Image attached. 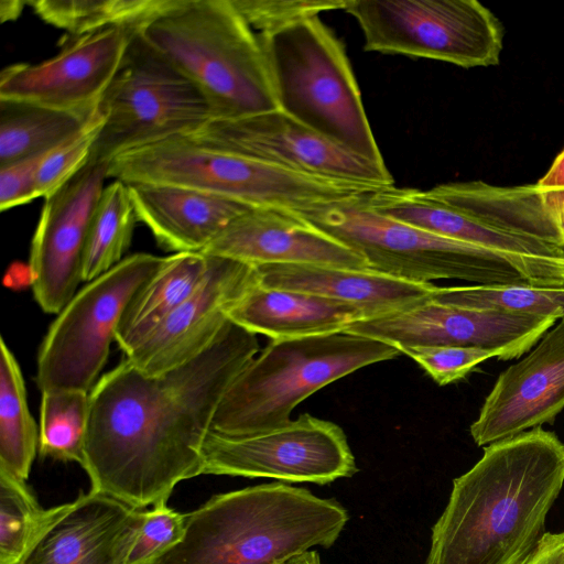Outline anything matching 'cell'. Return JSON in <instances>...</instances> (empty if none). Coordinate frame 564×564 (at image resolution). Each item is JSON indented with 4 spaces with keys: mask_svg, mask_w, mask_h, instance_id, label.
<instances>
[{
    "mask_svg": "<svg viewBox=\"0 0 564 564\" xmlns=\"http://www.w3.org/2000/svg\"><path fill=\"white\" fill-rule=\"evenodd\" d=\"M163 261L164 257L133 253L76 292L39 348L36 384L41 391H91L127 305Z\"/></svg>",
    "mask_w": 564,
    "mask_h": 564,
    "instance_id": "11",
    "label": "cell"
},
{
    "mask_svg": "<svg viewBox=\"0 0 564 564\" xmlns=\"http://www.w3.org/2000/svg\"><path fill=\"white\" fill-rule=\"evenodd\" d=\"M564 485V444L541 426L485 446L453 480L425 564H519Z\"/></svg>",
    "mask_w": 564,
    "mask_h": 564,
    "instance_id": "2",
    "label": "cell"
},
{
    "mask_svg": "<svg viewBox=\"0 0 564 564\" xmlns=\"http://www.w3.org/2000/svg\"><path fill=\"white\" fill-rule=\"evenodd\" d=\"M94 112L0 99V166L50 152L77 133Z\"/></svg>",
    "mask_w": 564,
    "mask_h": 564,
    "instance_id": "26",
    "label": "cell"
},
{
    "mask_svg": "<svg viewBox=\"0 0 564 564\" xmlns=\"http://www.w3.org/2000/svg\"><path fill=\"white\" fill-rule=\"evenodd\" d=\"M282 564H323L317 551L308 550L288 560Z\"/></svg>",
    "mask_w": 564,
    "mask_h": 564,
    "instance_id": "42",
    "label": "cell"
},
{
    "mask_svg": "<svg viewBox=\"0 0 564 564\" xmlns=\"http://www.w3.org/2000/svg\"><path fill=\"white\" fill-rule=\"evenodd\" d=\"M210 256L200 251L175 252L135 292L116 333L124 355L163 323L202 283Z\"/></svg>",
    "mask_w": 564,
    "mask_h": 564,
    "instance_id": "25",
    "label": "cell"
},
{
    "mask_svg": "<svg viewBox=\"0 0 564 564\" xmlns=\"http://www.w3.org/2000/svg\"><path fill=\"white\" fill-rule=\"evenodd\" d=\"M102 123L104 115L97 107L77 133L45 155L37 174V197L50 196L88 164Z\"/></svg>",
    "mask_w": 564,
    "mask_h": 564,
    "instance_id": "33",
    "label": "cell"
},
{
    "mask_svg": "<svg viewBox=\"0 0 564 564\" xmlns=\"http://www.w3.org/2000/svg\"><path fill=\"white\" fill-rule=\"evenodd\" d=\"M145 509L89 490L46 509L20 564H127Z\"/></svg>",
    "mask_w": 564,
    "mask_h": 564,
    "instance_id": "18",
    "label": "cell"
},
{
    "mask_svg": "<svg viewBox=\"0 0 564 564\" xmlns=\"http://www.w3.org/2000/svg\"><path fill=\"white\" fill-rule=\"evenodd\" d=\"M535 185L540 188H564V149Z\"/></svg>",
    "mask_w": 564,
    "mask_h": 564,
    "instance_id": "40",
    "label": "cell"
},
{
    "mask_svg": "<svg viewBox=\"0 0 564 564\" xmlns=\"http://www.w3.org/2000/svg\"><path fill=\"white\" fill-rule=\"evenodd\" d=\"M171 0H33L28 4L46 23L80 36L112 26L141 29Z\"/></svg>",
    "mask_w": 564,
    "mask_h": 564,
    "instance_id": "29",
    "label": "cell"
},
{
    "mask_svg": "<svg viewBox=\"0 0 564 564\" xmlns=\"http://www.w3.org/2000/svg\"><path fill=\"white\" fill-rule=\"evenodd\" d=\"M519 564H564V532H546Z\"/></svg>",
    "mask_w": 564,
    "mask_h": 564,
    "instance_id": "39",
    "label": "cell"
},
{
    "mask_svg": "<svg viewBox=\"0 0 564 564\" xmlns=\"http://www.w3.org/2000/svg\"><path fill=\"white\" fill-rule=\"evenodd\" d=\"M26 3L28 2L22 1H1V21L4 22L18 18L23 9V6Z\"/></svg>",
    "mask_w": 564,
    "mask_h": 564,
    "instance_id": "41",
    "label": "cell"
},
{
    "mask_svg": "<svg viewBox=\"0 0 564 564\" xmlns=\"http://www.w3.org/2000/svg\"><path fill=\"white\" fill-rule=\"evenodd\" d=\"M185 527L186 513L170 508L167 501L145 510L127 564H153L182 541Z\"/></svg>",
    "mask_w": 564,
    "mask_h": 564,
    "instance_id": "34",
    "label": "cell"
},
{
    "mask_svg": "<svg viewBox=\"0 0 564 564\" xmlns=\"http://www.w3.org/2000/svg\"><path fill=\"white\" fill-rule=\"evenodd\" d=\"M370 193L294 214L360 254L367 269L397 279L564 286V258L523 259L424 231L377 213Z\"/></svg>",
    "mask_w": 564,
    "mask_h": 564,
    "instance_id": "4",
    "label": "cell"
},
{
    "mask_svg": "<svg viewBox=\"0 0 564 564\" xmlns=\"http://www.w3.org/2000/svg\"><path fill=\"white\" fill-rule=\"evenodd\" d=\"M432 301L480 311L564 318V286L491 284L435 286Z\"/></svg>",
    "mask_w": 564,
    "mask_h": 564,
    "instance_id": "30",
    "label": "cell"
},
{
    "mask_svg": "<svg viewBox=\"0 0 564 564\" xmlns=\"http://www.w3.org/2000/svg\"><path fill=\"white\" fill-rule=\"evenodd\" d=\"M128 185L138 220L174 253L203 251L236 217L253 208L174 185Z\"/></svg>",
    "mask_w": 564,
    "mask_h": 564,
    "instance_id": "23",
    "label": "cell"
},
{
    "mask_svg": "<svg viewBox=\"0 0 564 564\" xmlns=\"http://www.w3.org/2000/svg\"><path fill=\"white\" fill-rule=\"evenodd\" d=\"M251 265L299 263L367 269L365 259L290 210L253 207L203 251Z\"/></svg>",
    "mask_w": 564,
    "mask_h": 564,
    "instance_id": "20",
    "label": "cell"
},
{
    "mask_svg": "<svg viewBox=\"0 0 564 564\" xmlns=\"http://www.w3.org/2000/svg\"><path fill=\"white\" fill-rule=\"evenodd\" d=\"M140 34L199 89L212 120L279 109L259 36L231 0H171Z\"/></svg>",
    "mask_w": 564,
    "mask_h": 564,
    "instance_id": "5",
    "label": "cell"
},
{
    "mask_svg": "<svg viewBox=\"0 0 564 564\" xmlns=\"http://www.w3.org/2000/svg\"><path fill=\"white\" fill-rule=\"evenodd\" d=\"M47 153L0 166V209L2 212L37 197V174Z\"/></svg>",
    "mask_w": 564,
    "mask_h": 564,
    "instance_id": "37",
    "label": "cell"
},
{
    "mask_svg": "<svg viewBox=\"0 0 564 564\" xmlns=\"http://www.w3.org/2000/svg\"><path fill=\"white\" fill-rule=\"evenodd\" d=\"M138 221L129 185L115 180L105 186L89 227L82 279L89 282L122 260Z\"/></svg>",
    "mask_w": 564,
    "mask_h": 564,
    "instance_id": "28",
    "label": "cell"
},
{
    "mask_svg": "<svg viewBox=\"0 0 564 564\" xmlns=\"http://www.w3.org/2000/svg\"><path fill=\"white\" fill-rule=\"evenodd\" d=\"M403 354L415 360L440 386L455 382L480 362L498 357L494 350L460 346L415 347Z\"/></svg>",
    "mask_w": 564,
    "mask_h": 564,
    "instance_id": "36",
    "label": "cell"
},
{
    "mask_svg": "<svg viewBox=\"0 0 564 564\" xmlns=\"http://www.w3.org/2000/svg\"><path fill=\"white\" fill-rule=\"evenodd\" d=\"M258 36L279 109L351 152L384 163L344 45L318 15Z\"/></svg>",
    "mask_w": 564,
    "mask_h": 564,
    "instance_id": "8",
    "label": "cell"
},
{
    "mask_svg": "<svg viewBox=\"0 0 564 564\" xmlns=\"http://www.w3.org/2000/svg\"><path fill=\"white\" fill-rule=\"evenodd\" d=\"M98 108L104 123L88 163L107 164L121 153L191 135L212 120L199 89L147 43L140 31Z\"/></svg>",
    "mask_w": 564,
    "mask_h": 564,
    "instance_id": "9",
    "label": "cell"
},
{
    "mask_svg": "<svg viewBox=\"0 0 564 564\" xmlns=\"http://www.w3.org/2000/svg\"><path fill=\"white\" fill-rule=\"evenodd\" d=\"M357 471L343 429L307 413L248 436H226L210 430L202 447V475L326 485Z\"/></svg>",
    "mask_w": 564,
    "mask_h": 564,
    "instance_id": "12",
    "label": "cell"
},
{
    "mask_svg": "<svg viewBox=\"0 0 564 564\" xmlns=\"http://www.w3.org/2000/svg\"><path fill=\"white\" fill-rule=\"evenodd\" d=\"M46 509L26 481L0 471V564H20Z\"/></svg>",
    "mask_w": 564,
    "mask_h": 564,
    "instance_id": "32",
    "label": "cell"
},
{
    "mask_svg": "<svg viewBox=\"0 0 564 564\" xmlns=\"http://www.w3.org/2000/svg\"><path fill=\"white\" fill-rule=\"evenodd\" d=\"M267 288L304 292L361 308L368 318L402 311L430 300L435 284L415 283L369 269L272 263L256 267Z\"/></svg>",
    "mask_w": 564,
    "mask_h": 564,
    "instance_id": "21",
    "label": "cell"
},
{
    "mask_svg": "<svg viewBox=\"0 0 564 564\" xmlns=\"http://www.w3.org/2000/svg\"><path fill=\"white\" fill-rule=\"evenodd\" d=\"M140 29L112 26L75 37L54 57L1 72L0 99L94 112Z\"/></svg>",
    "mask_w": 564,
    "mask_h": 564,
    "instance_id": "16",
    "label": "cell"
},
{
    "mask_svg": "<svg viewBox=\"0 0 564 564\" xmlns=\"http://www.w3.org/2000/svg\"><path fill=\"white\" fill-rule=\"evenodd\" d=\"M400 354L391 345L345 332L271 340L226 391L212 431L248 436L282 426L301 402L322 388Z\"/></svg>",
    "mask_w": 564,
    "mask_h": 564,
    "instance_id": "7",
    "label": "cell"
},
{
    "mask_svg": "<svg viewBox=\"0 0 564 564\" xmlns=\"http://www.w3.org/2000/svg\"><path fill=\"white\" fill-rule=\"evenodd\" d=\"M107 175L127 184L174 185L251 207L293 213L379 188L293 172L204 145L187 135L121 153L107 163Z\"/></svg>",
    "mask_w": 564,
    "mask_h": 564,
    "instance_id": "6",
    "label": "cell"
},
{
    "mask_svg": "<svg viewBox=\"0 0 564 564\" xmlns=\"http://www.w3.org/2000/svg\"><path fill=\"white\" fill-rule=\"evenodd\" d=\"M252 30L270 32L321 12L343 9V0H231Z\"/></svg>",
    "mask_w": 564,
    "mask_h": 564,
    "instance_id": "35",
    "label": "cell"
},
{
    "mask_svg": "<svg viewBox=\"0 0 564 564\" xmlns=\"http://www.w3.org/2000/svg\"><path fill=\"white\" fill-rule=\"evenodd\" d=\"M368 202L386 217L444 238L523 259L564 258L562 247L465 214L431 197L426 191L390 185L370 193Z\"/></svg>",
    "mask_w": 564,
    "mask_h": 564,
    "instance_id": "22",
    "label": "cell"
},
{
    "mask_svg": "<svg viewBox=\"0 0 564 564\" xmlns=\"http://www.w3.org/2000/svg\"><path fill=\"white\" fill-rule=\"evenodd\" d=\"M257 335L228 321L199 356L145 375L127 358L89 392L85 449L90 490L134 508L167 501L202 475V447L236 377L259 354Z\"/></svg>",
    "mask_w": 564,
    "mask_h": 564,
    "instance_id": "1",
    "label": "cell"
},
{
    "mask_svg": "<svg viewBox=\"0 0 564 564\" xmlns=\"http://www.w3.org/2000/svg\"><path fill=\"white\" fill-rule=\"evenodd\" d=\"M367 318L361 308L340 301L260 283L229 313L232 323L271 340L341 333L352 323Z\"/></svg>",
    "mask_w": 564,
    "mask_h": 564,
    "instance_id": "24",
    "label": "cell"
},
{
    "mask_svg": "<svg viewBox=\"0 0 564 564\" xmlns=\"http://www.w3.org/2000/svg\"><path fill=\"white\" fill-rule=\"evenodd\" d=\"M564 409V318L530 352L503 370L485 399L470 435L477 446L553 423Z\"/></svg>",
    "mask_w": 564,
    "mask_h": 564,
    "instance_id": "19",
    "label": "cell"
},
{
    "mask_svg": "<svg viewBox=\"0 0 564 564\" xmlns=\"http://www.w3.org/2000/svg\"><path fill=\"white\" fill-rule=\"evenodd\" d=\"M540 212L564 248V188H540L535 184Z\"/></svg>",
    "mask_w": 564,
    "mask_h": 564,
    "instance_id": "38",
    "label": "cell"
},
{
    "mask_svg": "<svg viewBox=\"0 0 564 564\" xmlns=\"http://www.w3.org/2000/svg\"><path fill=\"white\" fill-rule=\"evenodd\" d=\"M204 145L321 178L393 185L384 163L366 159L280 109L237 119H214L187 135Z\"/></svg>",
    "mask_w": 564,
    "mask_h": 564,
    "instance_id": "13",
    "label": "cell"
},
{
    "mask_svg": "<svg viewBox=\"0 0 564 564\" xmlns=\"http://www.w3.org/2000/svg\"><path fill=\"white\" fill-rule=\"evenodd\" d=\"M364 33V50L447 62L499 64L505 29L477 0H346Z\"/></svg>",
    "mask_w": 564,
    "mask_h": 564,
    "instance_id": "10",
    "label": "cell"
},
{
    "mask_svg": "<svg viewBox=\"0 0 564 564\" xmlns=\"http://www.w3.org/2000/svg\"><path fill=\"white\" fill-rule=\"evenodd\" d=\"M349 520L336 499L275 481L218 494L186 513L182 541L153 564H282L330 547Z\"/></svg>",
    "mask_w": 564,
    "mask_h": 564,
    "instance_id": "3",
    "label": "cell"
},
{
    "mask_svg": "<svg viewBox=\"0 0 564 564\" xmlns=\"http://www.w3.org/2000/svg\"><path fill=\"white\" fill-rule=\"evenodd\" d=\"M557 322L441 304L431 299L390 314L358 321L344 332L376 339L402 354L415 347L460 346L494 350L497 359L520 358Z\"/></svg>",
    "mask_w": 564,
    "mask_h": 564,
    "instance_id": "14",
    "label": "cell"
},
{
    "mask_svg": "<svg viewBox=\"0 0 564 564\" xmlns=\"http://www.w3.org/2000/svg\"><path fill=\"white\" fill-rule=\"evenodd\" d=\"M40 432L30 413L19 362L0 340V471L28 480Z\"/></svg>",
    "mask_w": 564,
    "mask_h": 564,
    "instance_id": "27",
    "label": "cell"
},
{
    "mask_svg": "<svg viewBox=\"0 0 564 564\" xmlns=\"http://www.w3.org/2000/svg\"><path fill=\"white\" fill-rule=\"evenodd\" d=\"M258 284L254 265L210 256L199 286L126 358L145 375H160L191 361L214 343L230 311Z\"/></svg>",
    "mask_w": 564,
    "mask_h": 564,
    "instance_id": "17",
    "label": "cell"
},
{
    "mask_svg": "<svg viewBox=\"0 0 564 564\" xmlns=\"http://www.w3.org/2000/svg\"><path fill=\"white\" fill-rule=\"evenodd\" d=\"M107 177V164L88 163L45 197L28 264L34 299L45 313L58 314L83 281L89 227Z\"/></svg>",
    "mask_w": 564,
    "mask_h": 564,
    "instance_id": "15",
    "label": "cell"
},
{
    "mask_svg": "<svg viewBox=\"0 0 564 564\" xmlns=\"http://www.w3.org/2000/svg\"><path fill=\"white\" fill-rule=\"evenodd\" d=\"M90 413L89 392L42 391L39 453L43 458L76 462L83 467Z\"/></svg>",
    "mask_w": 564,
    "mask_h": 564,
    "instance_id": "31",
    "label": "cell"
}]
</instances>
